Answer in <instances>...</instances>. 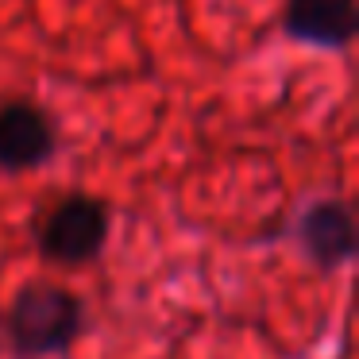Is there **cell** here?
I'll return each mask as SVG.
<instances>
[{
	"instance_id": "6da1fadb",
	"label": "cell",
	"mask_w": 359,
	"mask_h": 359,
	"mask_svg": "<svg viewBox=\"0 0 359 359\" xmlns=\"http://www.w3.org/2000/svg\"><path fill=\"white\" fill-rule=\"evenodd\" d=\"M86 332V302L58 282H27L4 309V340L16 359H50Z\"/></svg>"
},
{
	"instance_id": "3957f363",
	"label": "cell",
	"mask_w": 359,
	"mask_h": 359,
	"mask_svg": "<svg viewBox=\"0 0 359 359\" xmlns=\"http://www.w3.org/2000/svg\"><path fill=\"white\" fill-rule=\"evenodd\" d=\"M58 151V128L47 109L27 97H12L0 104V170L27 174L39 170Z\"/></svg>"
},
{
	"instance_id": "5b68a950",
	"label": "cell",
	"mask_w": 359,
	"mask_h": 359,
	"mask_svg": "<svg viewBox=\"0 0 359 359\" xmlns=\"http://www.w3.org/2000/svg\"><path fill=\"white\" fill-rule=\"evenodd\" d=\"M282 32L302 47L348 50L359 32V8L355 0H286Z\"/></svg>"
},
{
	"instance_id": "7a4b0ae2",
	"label": "cell",
	"mask_w": 359,
	"mask_h": 359,
	"mask_svg": "<svg viewBox=\"0 0 359 359\" xmlns=\"http://www.w3.org/2000/svg\"><path fill=\"white\" fill-rule=\"evenodd\" d=\"M109 205L89 194H66L55 201L35 224V248L47 263L81 266L93 263L109 243Z\"/></svg>"
},
{
	"instance_id": "277c9868",
	"label": "cell",
	"mask_w": 359,
	"mask_h": 359,
	"mask_svg": "<svg viewBox=\"0 0 359 359\" xmlns=\"http://www.w3.org/2000/svg\"><path fill=\"white\" fill-rule=\"evenodd\" d=\"M297 240H302L305 255L317 271H340L344 263L355 259V248H359L351 205L340 201V197L313 201L297 220Z\"/></svg>"
}]
</instances>
